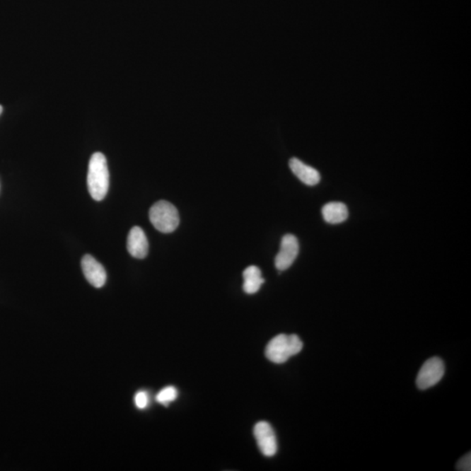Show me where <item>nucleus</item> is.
<instances>
[{
  "mask_svg": "<svg viewBox=\"0 0 471 471\" xmlns=\"http://www.w3.org/2000/svg\"><path fill=\"white\" fill-rule=\"evenodd\" d=\"M458 470L470 471L471 470V455L467 454L462 459L459 460L457 465Z\"/></svg>",
  "mask_w": 471,
  "mask_h": 471,
  "instance_id": "14",
  "label": "nucleus"
},
{
  "mask_svg": "<svg viewBox=\"0 0 471 471\" xmlns=\"http://www.w3.org/2000/svg\"><path fill=\"white\" fill-rule=\"evenodd\" d=\"M149 220L153 226L162 233H173L180 223L177 208L165 200L156 202L149 209Z\"/></svg>",
  "mask_w": 471,
  "mask_h": 471,
  "instance_id": "3",
  "label": "nucleus"
},
{
  "mask_svg": "<svg viewBox=\"0 0 471 471\" xmlns=\"http://www.w3.org/2000/svg\"><path fill=\"white\" fill-rule=\"evenodd\" d=\"M81 268L86 279L96 288L103 287L107 281V272L103 265L89 254L81 260Z\"/></svg>",
  "mask_w": 471,
  "mask_h": 471,
  "instance_id": "7",
  "label": "nucleus"
},
{
  "mask_svg": "<svg viewBox=\"0 0 471 471\" xmlns=\"http://www.w3.org/2000/svg\"><path fill=\"white\" fill-rule=\"evenodd\" d=\"M322 216L325 221L331 224L345 222L349 218V209L346 204L339 202H331L322 208Z\"/></svg>",
  "mask_w": 471,
  "mask_h": 471,
  "instance_id": "10",
  "label": "nucleus"
},
{
  "mask_svg": "<svg viewBox=\"0 0 471 471\" xmlns=\"http://www.w3.org/2000/svg\"><path fill=\"white\" fill-rule=\"evenodd\" d=\"M289 166L291 172L305 185L314 186L320 182L319 171L311 166L306 165L300 159L291 158Z\"/></svg>",
  "mask_w": 471,
  "mask_h": 471,
  "instance_id": "9",
  "label": "nucleus"
},
{
  "mask_svg": "<svg viewBox=\"0 0 471 471\" xmlns=\"http://www.w3.org/2000/svg\"><path fill=\"white\" fill-rule=\"evenodd\" d=\"M127 248H128L130 255L136 259L143 260L147 257L149 241L141 228L134 226L130 230L128 240H127Z\"/></svg>",
  "mask_w": 471,
  "mask_h": 471,
  "instance_id": "8",
  "label": "nucleus"
},
{
  "mask_svg": "<svg viewBox=\"0 0 471 471\" xmlns=\"http://www.w3.org/2000/svg\"><path fill=\"white\" fill-rule=\"evenodd\" d=\"M2 112H3V107L1 106V105H0V115L2 114Z\"/></svg>",
  "mask_w": 471,
  "mask_h": 471,
  "instance_id": "15",
  "label": "nucleus"
},
{
  "mask_svg": "<svg viewBox=\"0 0 471 471\" xmlns=\"http://www.w3.org/2000/svg\"><path fill=\"white\" fill-rule=\"evenodd\" d=\"M303 342L296 335H279L269 342L265 356L274 364H285L289 358L301 352Z\"/></svg>",
  "mask_w": 471,
  "mask_h": 471,
  "instance_id": "2",
  "label": "nucleus"
},
{
  "mask_svg": "<svg viewBox=\"0 0 471 471\" xmlns=\"http://www.w3.org/2000/svg\"><path fill=\"white\" fill-rule=\"evenodd\" d=\"M298 252H300V245L298 238L291 234L284 236L279 252L275 257L276 268L279 272L287 270L297 259Z\"/></svg>",
  "mask_w": 471,
  "mask_h": 471,
  "instance_id": "5",
  "label": "nucleus"
},
{
  "mask_svg": "<svg viewBox=\"0 0 471 471\" xmlns=\"http://www.w3.org/2000/svg\"><path fill=\"white\" fill-rule=\"evenodd\" d=\"M253 433L261 453L265 457H274L278 450V443L272 426L267 421L257 422Z\"/></svg>",
  "mask_w": 471,
  "mask_h": 471,
  "instance_id": "6",
  "label": "nucleus"
},
{
  "mask_svg": "<svg viewBox=\"0 0 471 471\" xmlns=\"http://www.w3.org/2000/svg\"><path fill=\"white\" fill-rule=\"evenodd\" d=\"M243 278H244L243 289L248 294L257 293L264 283V279L262 278L260 269L255 265H250L246 268L243 272Z\"/></svg>",
  "mask_w": 471,
  "mask_h": 471,
  "instance_id": "11",
  "label": "nucleus"
},
{
  "mask_svg": "<svg viewBox=\"0 0 471 471\" xmlns=\"http://www.w3.org/2000/svg\"><path fill=\"white\" fill-rule=\"evenodd\" d=\"M134 402L138 409H144L149 405V395L145 391L138 392L134 396Z\"/></svg>",
  "mask_w": 471,
  "mask_h": 471,
  "instance_id": "13",
  "label": "nucleus"
},
{
  "mask_svg": "<svg viewBox=\"0 0 471 471\" xmlns=\"http://www.w3.org/2000/svg\"><path fill=\"white\" fill-rule=\"evenodd\" d=\"M445 372L443 361L438 357H433L425 362L418 373L417 386L420 390H428L442 380Z\"/></svg>",
  "mask_w": 471,
  "mask_h": 471,
  "instance_id": "4",
  "label": "nucleus"
},
{
  "mask_svg": "<svg viewBox=\"0 0 471 471\" xmlns=\"http://www.w3.org/2000/svg\"><path fill=\"white\" fill-rule=\"evenodd\" d=\"M178 395L177 388L171 386L167 387L161 390L158 395H156V402H159L160 405L168 406L178 398Z\"/></svg>",
  "mask_w": 471,
  "mask_h": 471,
  "instance_id": "12",
  "label": "nucleus"
},
{
  "mask_svg": "<svg viewBox=\"0 0 471 471\" xmlns=\"http://www.w3.org/2000/svg\"><path fill=\"white\" fill-rule=\"evenodd\" d=\"M88 188L93 199L102 201L107 196L110 187V172H108L106 157L100 152L91 156L88 164Z\"/></svg>",
  "mask_w": 471,
  "mask_h": 471,
  "instance_id": "1",
  "label": "nucleus"
}]
</instances>
